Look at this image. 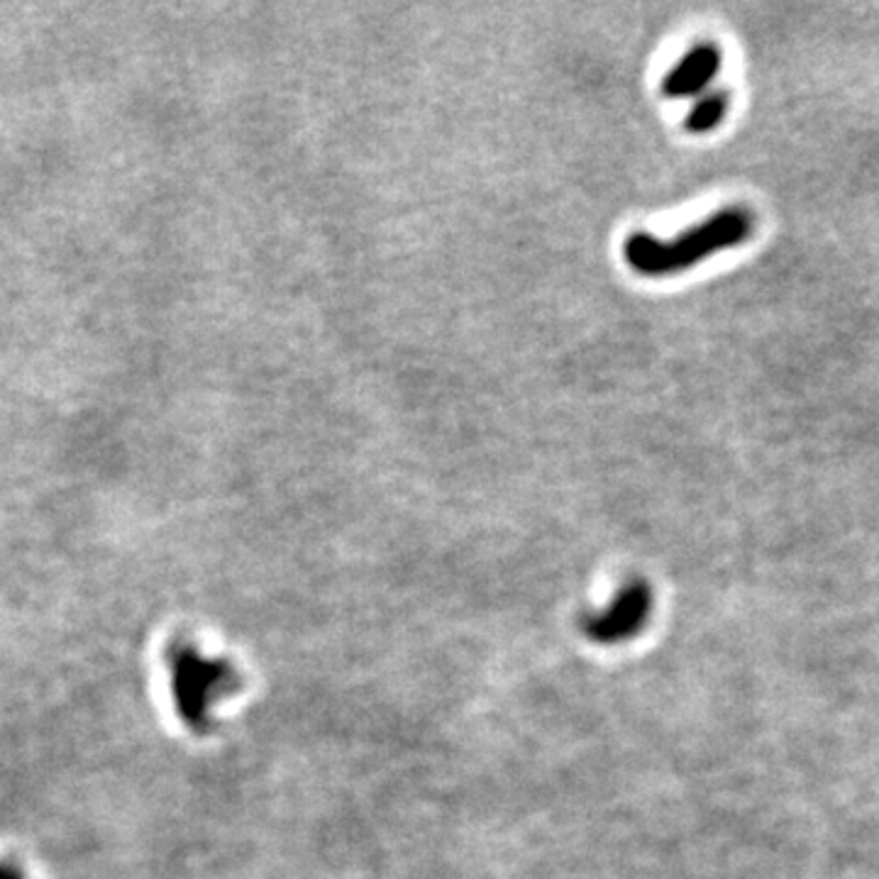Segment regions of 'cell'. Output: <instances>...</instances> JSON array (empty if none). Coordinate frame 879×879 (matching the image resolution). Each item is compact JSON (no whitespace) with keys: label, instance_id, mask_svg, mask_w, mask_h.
I'll use <instances>...</instances> for the list:
<instances>
[{"label":"cell","instance_id":"3957f363","mask_svg":"<svg viewBox=\"0 0 879 879\" xmlns=\"http://www.w3.org/2000/svg\"><path fill=\"white\" fill-rule=\"evenodd\" d=\"M723 57L716 45H699L682 57L670 74L662 81V94L667 98H689L711 84L719 74Z\"/></svg>","mask_w":879,"mask_h":879},{"label":"cell","instance_id":"277c9868","mask_svg":"<svg viewBox=\"0 0 879 879\" xmlns=\"http://www.w3.org/2000/svg\"><path fill=\"white\" fill-rule=\"evenodd\" d=\"M729 106H731V98L725 90H716V94L704 96L699 103L692 108V113L686 115L684 127L689 130L692 135L711 133V130H716L723 123L725 113H729Z\"/></svg>","mask_w":879,"mask_h":879},{"label":"cell","instance_id":"7a4b0ae2","mask_svg":"<svg viewBox=\"0 0 879 879\" xmlns=\"http://www.w3.org/2000/svg\"><path fill=\"white\" fill-rule=\"evenodd\" d=\"M650 611V591L645 584H631L615 596L611 609L589 621V633L601 643H615L640 628V623L648 619Z\"/></svg>","mask_w":879,"mask_h":879},{"label":"cell","instance_id":"6da1fadb","mask_svg":"<svg viewBox=\"0 0 879 879\" xmlns=\"http://www.w3.org/2000/svg\"><path fill=\"white\" fill-rule=\"evenodd\" d=\"M755 218L745 208H723L701 225L680 232L672 240H658L650 232H635L623 245V257L643 277H672L709 259L713 252L731 249L750 240Z\"/></svg>","mask_w":879,"mask_h":879}]
</instances>
